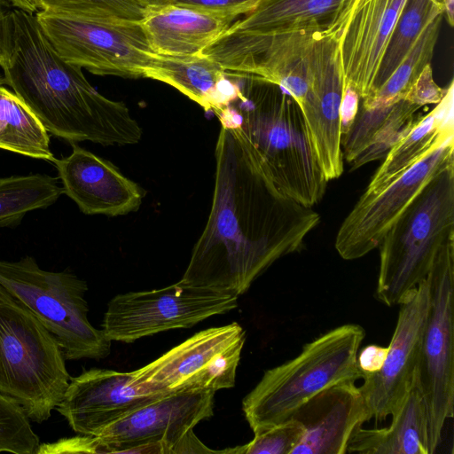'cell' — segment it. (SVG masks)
<instances>
[{"label": "cell", "mask_w": 454, "mask_h": 454, "mask_svg": "<svg viewBox=\"0 0 454 454\" xmlns=\"http://www.w3.org/2000/svg\"><path fill=\"white\" fill-rule=\"evenodd\" d=\"M442 18L443 12H440L426 25L411 50L383 85L371 97L360 99L359 105L362 107H385L404 98L422 70L431 64Z\"/></svg>", "instance_id": "obj_28"}, {"label": "cell", "mask_w": 454, "mask_h": 454, "mask_svg": "<svg viewBox=\"0 0 454 454\" xmlns=\"http://www.w3.org/2000/svg\"><path fill=\"white\" fill-rule=\"evenodd\" d=\"M364 337L359 325H340L305 344L295 357L265 371L242 402L254 434L291 419L325 388L361 380L356 357Z\"/></svg>", "instance_id": "obj_4"}, {"label": "cell", "mask_w": 454, "mask_h": 454, "mask_svg": "<svg viewBox=\"0 0 454 454\" xmlns=\"http://www.w3.org/2000/svg\"><path fill=\"white\" fill-rule=\"evenodd\" d=\"M322 33H223L201 53L231 77L268 82L288 92L300 106L308 90L311 44Z\"/></svg>", "instance_id": "obj_12"}, {"label": "cell", "mask_w": 454, "mask_h": 454, "mask_svg": "<svg viewBox=\"0 0 454 454\" xmlns=\"http://www.w3.org/2000/svg\"><path fill=\"white\" fill-rule=\"evenodd\" d=\"M132 372L92 368L71 378L56 410L78 434L98 436L114 422L161 395L143 394Z\"/></svg>", "instance_id": "obj_18"}, {"label": "cell", "mask_w": 454, "mask_h": 454, "mask_svg": "<svg viewBox=\"0 0 454 454\" xmlns=\"http://www.w3.org/2000/svg\"><path fill=\"white\" fill-rule=\"evenodd\" d=\"M39 445L23 408L0 393V452L35 454Z\"/></svg>", "instance_id": "obj_31"}, {"label": "cell", "mask_w": 454, "mask_h": 454, "mask_svg": "<svg viewBox=\"0 0 454 454\" xmlns=\"http://www.w3.org/2000/svg\"><path fill=\"white\" fill-rule=\"evenodd\" d=\"M35 18L65 61L97 75L144 78L152 50L138 20L108 11L80 16L38 11Z\"/></svg>", "instance_id": "obj_8"}, {"label": "cell", "mask_w": 454, "mask_h": 454, "mask_svg": "<svg viewBox=\"0 0 454 454\" xmlns=\"http://www.w3.org/2000/svg\"><path fill=\"white\" fill-rule=\"evenodd\" d=\"M387 352L388 346L382 347L375 344L365 346L356 357L362 373L378 372L387 358Z\"/></svg>", "instance_id": "obj_36"}, {"label": "cell", "mask_w": 454, "mask_h": 454, "mask_svg": "<svg viewBox=\"0 0 454 454\" xmlns=\"http://www.w3.org/2000/svg\"><path fill=\"white\" fill-rule=\"evenodd\" d=\"M443 12V4L438 0L406 1L390 35L369 97L373 95L393 74L426 25L436 14Z\"/></svg>", "instance_id": "obj_30"}, {"label": "cell", "mask_w": 454, "mask_h": 454, "mask_svg": "<svg viewBox=\"0 0 454 454\" xmlns=\"http://www.w3.org/2000/svg\"><path fill=\"white\" fill-rule=\"evenodd\" d=\"M447 92V88H441L434 82L431 64L427 65L407 91L404 100L423 107L437 105Z\"/></svg>", "instance_id": "obj_35"}, {"label": "cell", "mask_w": 454, "mask_h": 454, "mask_svg": "<svg viewBox=\"0 0 454 454\" xmlns=\"http://www.w3.org/2000/svg\"><path fill=\"white\" fill-rule=\"evenodd\" d=\"M443 16L447 22L452 27L454 25V0H443Z\"/></svg>", "instance_id": "obj_41"}, {"label": "cell", "mask_w": 454, "mask_h": 454, "mask_svg": "<svg viewBox=\"0 0 454 454\" xmlns=\"http://www.w3.org/2000/svg\"><path fill=\"white\" fill-rule=\"evenodd\" d=\"M181 453H233L234 449L211 450L204 445L194 434L192 429L185 433L172 447L170 454Z\"/></svg>", "instance_id": "obj_37"}, {"label": "cell", "mask_w": 454, "mask_h": 454, "mask_svg": "<svg viewBox=\"0 0 454 454\" xmlns=\"http://www.w3.org/2000/svg\"><path fill=\"white\" fill-rule=\"evenodd\" d=\"M351 0H262L226 34L313 31L333 35Z\"/></svg>", "instance_id": "obj_23"}, {"label": "cell", "mask_w": 454, "mask_h": 454, "mask_svg": "<svg viewBox=\"0 0 454 454\" xmlns=\"http://www.w3.org/2000/svg\"><path fill=\"white\" fill-rule=\"evenodd\" d=\"M429 303V283L426 278L398 304L396 325L381 369L375 373H363L364 383L358 388L370 420H385L403 405L416 373Z\"/></svg>", "instance_id": "obj_15"}, {"label": "cell", "mask_w": 454, "mask_h": 454, "mask_svg": "<svg viewBox=\"0 0 454 454\" xmlns=\"http://www.w3.org/2000/svg\"><path fill=\"white\" fill-rule=\"evenodd\" d=\"M304 427L291 454H344L353 432L370 420L355 381L333 385L314 395L293 415Z\"/></svg>", "instance_id": "obj_20"}, {"label": "cell", "mask_w": 454, "mask_h": 454, "mask_svg": "<svg viewBox=\"0 0 454 454\" xmlns=\"http://www.w3.org/2000/svg\"><path fill=\"white\" fill-rule=\"evenodd\" d=\"M0 285L54 335L66 360L109 355L112 340L88 319L84 280L67 270H42L27 255L15 262L0 260Z\"/></svg>", "instance_id": "obj_7"}, {"label": "cell", "mask_w": 454, "mask_h": 454, "mask_svg": "<svg viewBox=\"0 0 454 454\" xmlns=\"http://www.w3.org/2000/svg\"><path fill=\"white\" fill-rule=\"evenodd\" d=\"M360 98L356 91L350 87L344 88L340 105L341 137L351 127L356 115Z\"/></svg>", "instance_id": "obj_38"}, {"label": "cell", "mask_w": 454, "mask_h": 454, "mask_svg": "<svg viewBox=\"0 0 454 454\" xmlns=\"http://www.w3.org/2000/svg\"><path fill=\"white\" fill-rule=\"evenodd\" d=\"M454 236V163L438 172L383 236L375 297L398 305L425 279L445 242Z\"/></svg>", "instance_id": "obj_5"}, {"label": "cell", "mask_w": 454, "mask_h": 454, "mask_svg": "<svg viewBox=\"0 0 454 454\" xmlns=\"http://www.w3.org/2000/svg\"><path fill=\"white\" fill-rule=\"evenodd\" d=\"M12 6L29 13H36L39 9L35 0H7Z\"/></svg>", "instance_id": "obj_40"}, {"label": "cell", "mask_w": 454, "mask_h": 454, "mask_svg": "<svg viewBox=\"0 0 454 454\" xmlns=\"http://www.w3.org/2000/svg\"><path fill=\"white\" fill-rule=\"evenodd\" d=\"M407 0H351L333 34L344 88L369 97L392 30Z\"/></svg>", "instance_id": "obj_17"}, {"label": "cell", "mask_w": 454, "mask_h": 454, "mask_svg": "<svg viewBox=\"0 0 454 454\" xmlns=\"http://www.w3.org/2000/svg\"><path fill=\"white\" fill-rule=\"evenodd\" d=\"M344 90L339 40L319 34L308 59V90L300 106L310 146L329 182L344 171L340 105Z\"/></svg>", "instance_id": "obj_14"}, {"label": "cell", "mask_w": 454, "mask_h": 454, "mask_svg": "<svg viewBox=\"0 0 454 454\" xmlns=\"http://www.w3.org/2000/svg\"><path fill=\"white\" fill-rule=\"evenodd\" d=\"M144 78L167 83L218 115L241 96V87L222 67L201 52L168 56L150 51Z\"/></svg>", "instance_id": "obj_22"}, {"label": "cell", "mask_w": 454, "mask_h": 454, "mask_svg": "<svg viewBox=\"0 0 454 454\" xmlns=\"http://www.w3.org/2000/svg\"><path fill=\"white\" fill-rule=\"evenodd\" d=\"M65 361L54 335L0 285V393L42 423L71 380Z\"/></svg>", "instance_id": "obj_6"}, {"label": "cell", "mask_w": 454, "mask_h": 454, "mask_svg": "<svg viewBox=\"0 0 454 454\" xmlns=\"http://www.w3.org/2000/svg\"><path fill=\"white\" fill-rule=\"evenodd\" d=\"M10 43L0 66L8 86L45 130L72 144L104 146L137 144L139 123L121 101L100 94L82 68L65 61L46 37L35 15L11 12Z\"/></svg>", "instance_id": "obj_2"}, {"label": "cell", "mask_w": 454, "mask_h": 454, "mask_svg": "<svg viewBox=\"0 0 454 454\" xmlns=\"http://www.w3.org/2000/svg\"><path fill=\"white\" fill-rule=\"evenodd\" d=\"M427 278L430 303L416 372L427 410L428 454H433L454 413V236L442 247Z\"/></svg>", "instance_id": "obj_9"}, {"label": "cell", "mask_w": 454, "mask_h": 454, "mask_svg": "<svg viewBox=\"0 0 454 454\" xmlns=\"http://www.w3.org/2000/svg\"><path fill=\"white\" fill-rule=\"evenodd\" d=\"M63 193L58 178L44 174L0 178V228L18 224L27 213L48 207Z\"/></svg>", "instance_id": "obj_29"}, {"label": "cell", "mask_w": 454, "mask_h": 454, "mask_svg": "<svg viewBox=\"0 0 454 454\" xmlns=\"http://www.w3.org/2000/svg\"><path fill=\"white\" fill-rule=\"evenodd\" d=\"M454 163V136L442 141L396 179L364 192L342 221L334 247L344 260L361 258L379 247L383 236L426 184Z\"/></svg>", "instance_id": "obj_13"}, {"label": "cell", "mask_w": 454, "mask_h": 454, "mask_svg": "<svg viewBox=\"0 0 454 454\" xmlns=\"http://www.w3.org/2000/svg\"><path fill=\"white\" fill-rule=\"evenodd\" d=\"M142 6L147 4H170L174 0H137Z\"/></svg>", "instance_id": "obj_42"}, {"label": "cell", "mask_w": 454, "mask_h": 454, "mask_svg": "<svg viewBox=\"0 0 454 454\" xmlns=\"http://www.w3.org/2000/svg\"><path fill=\"white\" fill-rule=\"evenodd\" d=\"M63 192L86 215H125L137 211L144 189L111 161L72 144V153L54 159Z\"/></svg>", "instance_id": "obj_19"}, {"label": "cell", "mask_w": 454, "mask_h": 454, "mask_svg": "<svg viewBox=\"0 0 454 454\" xmlns=\"http://www.w3.org/2000/svg\"><path fill=\"white\" fill-rule=\"evenodd\" d=\"M262 0H174L170 4L237 19L252 12Z\"/></svg>", "instance_id": "obj_34"}, {"label": "cell", "mask_w": 454, "mask_h": 454, "mask_svg": "<svg viewBox=\"0 0 454 454\" xmlns=\"http://www.w3.org/2000/svg\"><path fill=\"white\" fill-rule=\"evenodd\" d=\"M39 11L59 15L80 16L102 11L139 20L143 6L137 0H35Z\"/></svg>", "instance_id": "obj_32"}, {"label": "cell", "mask_w": 454, "mask_h": 454, "mask_svg": "<svg viewBox=\"0 0 454 454\" xmlns=\"http://www.w3.org/2000/svg\"><path fill=\"white\" fill-rule=\"evenodd\" d=\"M213 391L161 395L105 428L98 440L100 453H132L138 446L162 443L166 454L189 430L213 415Z\"/></svg>", "instance_id": "obj_16"}, {"label": "cell", "mask_w": 454, "mask_h": 454, "mask_svg": "<svg viewBox=\"0 0 454 454\" xmlns=\"http://www.w3.org/2000/svg\"><path fill=\"white\" fill-rule=\"evenodd\" d=\"M10 4L7 0H0V66L6 59L10 43Z\"/></svg>", "instance_id": "obj_39"}, {"label": "cell", "mask_w": 454, "mask_h": 454, "mask_svg": "<svg viewBox=\"0 0 454 454\" xmlns=\"http://www.w3.org/2000/svg\"><path fill=\"white\" fill-rule=\"evenodd\" d=\"M391 417L387 427H357L347 453L428 454L427 410L417 372L403 405Z\"/></svg>", "instance_id": "obj_25"}, {"label": "cell", "mask_w": 454, "mask_h": 454, "mask_svg": "<svg viewBox=\"0 0 454 454\" xmlns=\"http://www.w3.org/2000/svg\"><path fill=\"white\" fill-rule=\"evenodd\" d=\"M234 20L230 16L163 4L143 6L138 23L153 52L182 56L201 52Z\"/></svg>", "instance_id": "obj_21"}, {"label": "cell", "mask_w": 454, "mask_h": 454, "mask_svg": "<svg viewBox=\"0 0 454 454\" xmlns=\"http://www.w3.org/2000/svg\"><path fill=\"white\" fill-rule=\"evenodd\" d=\"M245 341L246 332L235 322L200 331L131 372V384L143 394L161 395L231 388Z\"/></svg>", "instance_id": "obj_10"}, {"label": "cell", "mask_w": 454, "mask_h": 454, "mask_svg": "<svg viewBox=\"0 0 454 454\" xmlns=\"http://www.w3.org/2000/svg\"><path fill=\"white\" fill-rule=\"evenodd\" d=\"M238 297L182 279L160 289L120 294L107 305L102 330L112 341L130 343L225 314L237 308Z\"/></svg>", "instance_id": "obj_11"}, {"label": "cell", "mask_w": 454, "mask_h": 454, "mask_svg": "<svg viewBox=\"0 0 454 454\" xmlns=\"http://www.w3.org/2000/svg\"><path fill=\"white\" fill-rule=\"evenodd\" d=\"M241 96L218 115L221 125L238 126L256 150L275 184L290 198L312 207L328 181L310 146L300 106L279 91Z\"/></svg>", "instance_id": "obj_3"}, {"label": "cell", "mask_w": 454, "mask_h": 454, "mask_svg": "<svg viewBox=\"0 0 454 454\" xmlns=\"http://www.w3.org/2000/svg\"><path fill=\"white\" fill-rule=\"evenodd\" d=\"M211 210L182 280L240 295L283 256L300 252L317 212L287 196L236 125H221Z\"/></svg>", "instance_id": "obj_1"}, {"label": "cell", "mask_w": 454, "mask_h": 454, "mask_svg": "<svg viewBox=\"0 0 454 454\" xmlns=\"http://www.w3.org/2000/svg\"><path fill=\"white\" fill-rule=\"evenodd\" d=\"M0 74V149L52 161L50 137L26 104L7 89Z\"/></svg>", "instance_id": "obj_27"}, {"label": "cell", "mask_w": 454, "mask_h": 454, "mask_svg": "<svg viewBox=\"0 0 454 454\" xmlns=\"http://www.w3.org/2000/svg\"><path fill=\"white\" fill-rule=\"evenodd\" d=\"M453 81L440 103L421 115L412 128L387 152L364 192H372L388 184L415 162L454 136Z\"/></svg>", "instance_id": "obj_26"}, {"label": "cell", "mask_w": 454, "mask_h": 454, "mask_svg": "<svg viewBox=\"0 0 454 454\" xmlns=\"http://www.w3.org/2000/svg\"><path fill=\"white\" fill-rule=\"evenodd\" d=\"M421 108L404 99L380 108L365 109L359 105L351 127L341 137L343 159L350 170L384 158L416 123Z\"/></svg>", "instance_id": "obj_24"}, {"label": "cell", "mask_w": 454, "mask_h": 454, "mask_svg": "<svg viewBox=\"0 0 454 454\" xmlns=\"http://www.w3.org/2000/svg\"><path fill=\"white\" fill-rule=\"evenodd\" d=\"M303 434L304 427L301 423L291 418L265 431L254 434L251 442L236 447V454H291Z\"/></svg>", "instance_id": "obj_33"}]
</instances>
